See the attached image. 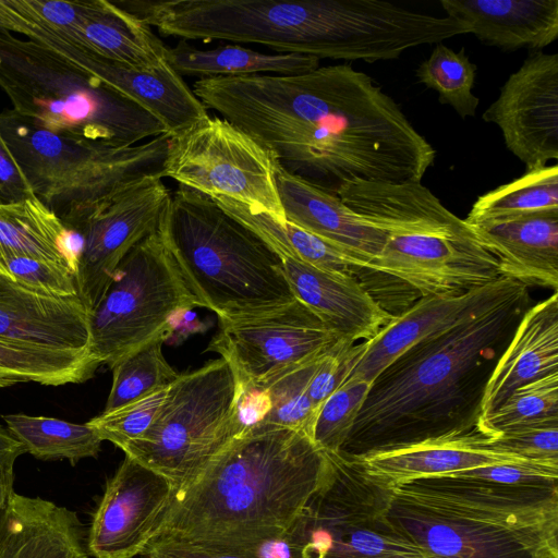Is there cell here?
<instances>
[{"label": "cell", "mask_w": 558, "mask_h": 558, "mask_svg": "<svg viewBox=\"0 0 558 558\" xmlns=\"http://www.w3.org/2000/svg\"><path fill=\"white\" fill-rule=\"evenodd\" d=\"M192 90L284 170L333 194L352 181L421 182L436 158L400 106L347 63L201 78Z\"/></svg>", "instance_id": "1"}, {"label": "cell", "mask_w": 558, "mask_h": 558, "mask_svg": "<svg viewBox=\"0 0 558 558\" xmlns=\"http://www.w3.org/2000/svg\"><path fill=\"white\" fill-rule=\"evenodd\" d=\"M326 466L327 453L305 433L247 427L177 490L150 545L241 553L277 538L317 490Z\"/></svg>", "instance_id": "2"}, {"label": "cell", "mask_w": 558, "mask_h": 558, "mask_svg": "<svg viewBox=\"0 0 558 558\" xmlns=\"http://www.w3.org/2000/svg\"><path fill=\"white\" fill-rule=\"evenodd\" d=\"M530 307L527 288L405 350L373 380L348 456L477 429L493 369Z\"/></svg>", "instance_id": "3"}, {"label": "cell", "mask_w": 558, "mask_h": 558, "mask_svg": "<svg viewBox=\"0 0 558 558\" xmlns=\"http://www.w3.org/2000/svg\"><path fill=\"white\" fill-rule=\"evenodd\" d=\"M360 214L385 243L354 278L392 317L422 298L465 293L502 277L470 225L421 182L373 184Z\"/></svg>", "instance_id": "4"}, {"label": "cell", "mask_w": 558, "mask_h": 558, "mask_svg": "<svg viewBox=\"0 0 558 558\" xmlns=\"http://www.w3.org/2000/svg\"><path fill=\"white\" fill-rule=\"evenodd\" d=\"M389 489V520L434 558H558L557 487L436 475Z\"/></svg>", "instance_id": "5"}, {"label": "cell", "mask_w": 558, "mask_h": 558, "mask_svg": "<svg viewBox=\"0 0 558 558\" xmlns=\"http://www.w3.org/2000/svg\"><path fill=\"white\" fill-rule=\"evenodd\" d=\"M158 230L201 307L219 320L267 313L295 300L281 256L207 195L179 185Z\"/></svg>", "instance_id": "6"}, {"label": "cell", "mask_w": 558, "mask_h": 558, "mask_svg": "<svg viewBox=\"0 0 558 558\" xmlns=\"http://www.w3.org/2000/svg\"><path fill=\"white\" fill-rule=\"evenodd\" d=\"M0 87L14 112L75 141L132 146L167 133L154 116L98 76L5 29H0Z\"/></svg>", "instance_id": "7"}, {"label": "cell", "mask_w": 558, "mask_h": 558, "mask_svg": "<svg viewBox=\"0 0 558 558\" xmlns=\"http://www.w3.org/2000/svg\"><path fill=\"white\" fill-rule=\"evenodd\" d=\"M0 130L34 195L71 231L135 181L162 177L170 138L165 133L132 146L85 143L12 109L0 113Z\"/></svg>", "instance_id": "8"}, {"label": "cell", "mask_w": 558, "mask_h": 558, "mask_svg": "<svg viewBox=\"0 0 558 558\" xmlns=\"http://www.w3.org/2000/svg\"><path fill=\"white\" fill-rule=\"evenodd\" d=\"M326 453L317 490L283 533L290 558H434L389 520V488L351 456Z\"/></svg>", "instance_id": "9"}, {"label": "cell", "mask_w": 558, "mask_h": 558, "mask_svg": "<svg viewBox=\"0 0 558 558\" xmlns=\"http://www.w3.org/2000/svg\"><path fill=\"white\" fill-rule=\"evenodd\" d=\"M240 393L238 378L222 357L179 374L150 427L121 450L178 490L243 430Z\"/></svg>", "instance_id": "10"}, {"label": "cell", "mask_w": 558, "mask_h": 558, "mask_svg": "<svg viewBox=\"0 0 558 558\" xmlns=\"http://www.w3.org/2000/svg\"><path fill=\"white\" fill-rule=\"evenodd\" d=\"M201 304L157 227L125 255L89 312V351L100 366L112 368L149 342L166 340L173 318Z\"/></svg>", "instance_id": "11"}, {"label": "cell", "mask_w": 558, "mask_h": 558, "mask_svg": "<svg viewBox=\"0 0 558 558\" xmlns=\"http://www.w3.org/2000/svg\"><path fill=\"white\" fill-rule=\"evenodd\" d=\"M276 158L223 118L207 117L170 136L162 178L208 197L226 196L284 222Z\"/></svg>", "instance_id": "12"}, {"label": "cell", "mask_w": 558, "mask_h": 558, "mask_svg": "<svg viewBox=\"0 0 558 558\" xmlns=\"http://www.w3.org/2000/svg\"><path fill=\"white\" fill-rule=\"evenodd\" d=\"M339 339L295 299L267 313L219 320L206 350L231 365L241 387H254L322 355Z\"/></svg>", "instance_id": "13"}, {"label": "cell", "mask_w": 558, "mask_h": 558, "mask_svg": "<svg viewBox=\"0 0 558 558\" xmlns=\"http://www.w3.org/2000/svg\"><path fill=\"white\" fill-rule=\"evenodd\" d=\"M171 192L161 175H147L116 194L74 232L82 236L75 280L90 312L110 287L125 255L157 229Z\"/></svg>", "instance_id": "14"}, {"label": "cell", "mask_w": 558, "mask_h": 558, "mask_svg": "<svg viewBox=\"0 0 558 558\" xmlns=\"http://www.w3.org/2000/svg\"><path fill=\"white\" fill-rule=\"evenodd\" d=\"M177 493L165 476L125 456L107 481L86 536L94 558H133L153 542Z\"/></svg>", "instance_id": "15"}, {"label": "cell", "mask_w": 558, "mask_h": 558, "mask_svg": "<svg viewBox=\"0 0 558 558\" xmlns=\"http://www.w3.org/2000/svg\"><path fill=\"white\" fill-rule=\"evenodd\" d=\"M483 120L496 124L526 170L558 158V53L532 52L500 88Z\"/></svg>", "instance_id": "16"}, {"label": "cell", "mask_w": 558, "mask_h": 558, "mask_svg": "<svg viewBox=\"0 0 558 558\" xmlns=\"http://www.w3.org/2000/svg\"><path fill=\"white\" fill-rule=\"evenodd\" d=\"M23 35L56 51L119 90L154 116L170 136L209 117L169 61L153 71L137 70L104 58L49 27L24 21Z\"/></svg>", "instance_id": "17"}, {"label": "cell", "mask_w": 558, "mask_h": 558, "mask_svg": "<svg viewBox=\"0 0 558 558\" xmlns=\"http://www.w3.org/2000/svg\"><path fill=\"white\" fill-rule=\"evenodd\" d=\"M526 288L524 283L501 277L465 293L420 299L376 336L363 341L362 353L348 379L373 383L409 348L501 305Z\"/></svg>", "instance_id": "18"}, {"label": "cell", "mask_w": 558, "mask_h": 558, "mask_svg": "<svg viewBox=\"0 0 558 558\" xmlns=\"http://www.w3.org/2000/svg\"><path fill=\"white\" fill-rule=\"evenodd\" d=\"M0 340L60 351H89V311L78 295L54 296L0 275Z\"/></svg>", "instance_id": "19"}, {"label": "cell", "mask_w": 558, "mask_h": 558, "mask_svg": "<svg viewBox=\"0 0 558 558\" xmlns=\"http://www.w3.org/2000/svg\"><path fill=\"white\" fill-rule=\"evenodd\" d=\"M276 183L286 221L345 254L354 274L383 248L385 234L350 209L336 194L284 170L277 161Z\"/></svg>", "instance_id": "20"}, {"label": "cell", "mask_w": 558, "mask_h": 558, "mask_svg": "<svg viewBox=\"0 0 558 558\" xmlns=\"http://www.w3.org/2000/svg\"><path fill=\"white\" fill-rule=\"evenodd\" d=\"M351 457L368 477L386 488L421 477L531 460L488 448L486 436L478 429Z\"/></svg>", "instance_id": "21"}, {"label": "cell", "mask_w": 558, "mask_h": 558, "mask_svg": "<svg viewBox=\"0 0 558 558\" xmlns=\"http://www.w3.org/2000/svg\"><path fill=\"white\" fill-rule=\"evenodd\" d=\"M497 259L502 277L558 288V211L538 213L469 223Z\"/></svg>", "instance_id": "22"}, {"label": "cell", "mask_w": 558, "mask_h": 558, "mask_svg": "<svg viewBox=\"0 0 558 558\" xmlns=\"http://www.w3.org/2000/svg\"><path fill=\"white\" fill-rule=\"evenodd\" d=\"M281 258L294 298L340 338L354 343L369 340L393 318L354 277L329 274L292 257Z\"/></svg>", "instance_id": "23"}, {"label": "cell", "mask_w": 558, "mask_h": 558, "mask_svg": "<svg viewBox=\"0 0 558 558\" xmlns=\"http://www.w3.org/2000/svg\"><path fill=\"white\" fill-rule=\"evenodd\" d=\"M73 510L12 492L0 512V558H88Z\"/></svg>", "instance_id": "24"}, {"label": "cell", "mask_w": 558, "mask_h": 558, "mask_svg": "<svg viewBox=\"0 0 558 558\" xmlns=\"http://www.w3.org/2000/svg\"><path fill=\"white\" fill-rule=\"evenodd\" d=\"M558 373V294L530 306L486 385L482 416L497 410L519 387Z\"/></svg>", "instance_id": "25"}, {"label": "cell", "mask_w": 558, "mask_h": 558, "mask_svg": "<svg viewBox=\"0 0 558 558\" xmlns=\"http://www.w3.org/2000/svg\"><path fill=\"white\" fill-rule=\"evenodd\" d=\"M446 15L483 44L541 51L558 38V0H440Z\"/></svg>", "instance_id": "26"}, {"label": "cell", "mask_w": 558, "mask_h": 558, "mask_svg": "<svg viewBox=\"0 0 558 558\" xmlns=\"http://www.w3.org/2000/svg\"><path fill=\"white\" fill-rule=\"evenodd\" d=\"M73 41L104 58L137 70H157L168 61V47L151 27L135 14L107 0L83 24Z\"/></svg>", "instance_id": "27"}, {"label": "cell", "mask_w": 558, "mask_h": 558, "mask_svg": "<svg viewBox=\"0 0 558 558\" xmlns=\"http://www.w3.org/2000/svg\"><path fill=\"white\" fill-rule=\"evenodd\" d=\"M168 61L181 76L199 78L254 74L294 75L313 71L319 59L296 53H266L240 45L198 49L185 40L168 47Z\"/></svg>", "instance_id": "28"}, {"label": "cell", "mask_w": 558, "mask_h": 558, "mask_svg": "<svg viewBox=\"0 0 558 558\" xmlns=\"http://www.w3.org/2000/svg\"><path fill=\"white\" fill-rule=\"evenodd\" d=\"M0 251L60 264L76 272L71 230L36 196L0 204Z\"/></svg>", "instance_id": "29"}, {"label": "cell", "mask_w": 558, "mask_h": 558, "mask_svg": "<svg viewBox=\"0 0 558 558\" xmlns=\"http://www.w3.org/2000/svg\"><path fill=\"white\" fill-rule=\"evenodd\" d=\"M219 207L263 238L280 256L306 263L323 271L353 277L354 264L341 251L288 221L226 196L211 198Z\"/></svg>", "instance_id": "30"}, {"label": "cell", "mask_w": 558, "mask_h": 558, "mask_svg": "<svg viewBox=\"0 0 558 558\" xmlns=\"http://www.w3.org/2000/svg\"><path fill=\"white\" fill-rule=\"evenodd\" d=\"M99 366L90 351L31 348L0 340V388L22 383L80 384L90 379Z\"/></svg>", "instance_id": "31"}, {"label": "cell", "mask_w": 558, "mask_h": 558, "mask_svg": "<svg viewBox=\"0 0 558 558\" xmlns=\"http://www.w3.org/2000/svg\"><path fill=\"white\" fill-rule=\"evenodd\" d=\"M5 427L26 452L44 461L68 460L72 465L96 458L102 440L85 424L23 413L2 416Z\"/></svg>", "instance_id": "32"}, {"label": "cell", "mask_w": 558, "mask_h": 558, "mask_svg": "<svg viewBox=\"0 0 558 558\" xmlns=\"http://www.w3.org/2000/svg\"><path fill=\"white\" fill-rule=\"evenodd\" d=\"M558 211V165L526 170L513 181L477 197L468 223L538 213Z\"/></svg>", "instance_id": "33"}, {"label": "cell", "mask_w": 558, "mask_h": 558, "mask_svg": "<svg viewBox=\"0 0 558 558\" xmlns=\"http://www.w3.org/2000/svg\"><path fill=\"white\" fill-rule=\"evenodd\" d=\"M326 352L254 386L265 391L269 404V410L259 424L303 432L312 439L318 411L310 399L308 385Z\"/></svg>", "instance_id": "34"}, {"label": "cell", "mask_w": 558, "mask_h": 558, "mask_svg": "<svg viewBox=\"0 0 558 558\" xmlns=\"http://www.w3.org/2000/svg\"><path fill=\"white\" fill-rule=\"evenodd\" d=\"M417 82L438 93L442 105H449L462 118L474 117L480 98L473 94L476 65L464 49L456 52L442 43L415 71Z\"/></svg>", "instance_id": "35"}, {"label": "cell", "mask_w": 558, "mask_h": 558, "mask_svg": "<svg viewBox=\"0 0 558 558\" xmlns=\"http://www.w3.org/2000/svg\"><path fill=\"white\" fill-rule=\"evenodd\" d=\"M159 339L149 342L117 363L112 369V385L102 412L112 411L168 387L177 373L167 362Z\"/></svg>", "instance_id": "36"}, {"label": "cell", "mask_w": 558, "mask_h": 558, "mask_svg": "<svg viewBox=\"0 0 558 558\" xmlns=\"http://www.w3.org/2000/svg\"><path fill=\"white\" fill-rule=\"evenodd\" d=\"M558 422V373L517 388L493 413L480 418L486 437L518 426Z\"/></svg>", "instance_id": "37"}, {"label": "cell", "mask_w": 558, "mask_h": 558, "mask_svg": "<svg viewBox=\"0 0 558 558\" xmlns=\"http://www.w3.org/2000/svg\"><path fill=\"white\" fill-rule=\"evenodd\" d=\"M372 383L347 379L318 409L313 442L325 452H339L348 439Z\"/></svg>", "instance_id": "38"}, {"label": "cell", "mask_w": 558, "mask_h": 558, "mask_svg": "<svg viewBox=\"0 0 558 558\" xmlns=\"http://www.w3.org/2000/svg\"><path fill=\"white\" fill-rule=\"evenodd\" d=\"M168 387L112 411L101 412L90 418L87 425L102 441H110L122 449L150 427L166 399Z\"/></svg>", "instance_id": "39"}, {"label": "cell", "mask_w": 558, "mask_h": 558, "mask_svg": "<svg viewBox=\"0 0 558 558\" xmlns=\"http://www.w3.org/2000/svg\"><path fill=\"white\" fill-rule=\"evenodd\" d=\"M0 275L40 293L78 295L75 272L57 263L0 251Z\"/></svg>", "instance_id": "40"}, {"label": "cell", "mask_w": 558, "mask_h": 558, "mask_svg": "<svg viewBox=\"0 0 558 558\" xmlns=\"http://www.w3.org/2000/svg\"><path fill=\"white\" fill-rule=\"evenodd\" d=\"M27 20L43 24L71 40H75L83 24L102 5L104 0H0Z\"/></svg>", "instance_id": "41"}, {"label": "cell", "mask_w": 558, "mask_h": 558, "mask_svg": "<svg viewBox=\"0 0 558 558\" xmlns=\"http://www.w3.org/2000/svg\"><path fill=\"white\" fill-rule=\"evenodd\" d=\"M444 475L513 486L553 488L557 487L558 461L526 460L499 463Z\"/></svg>", "instance_id": "42"}, {"label": "cell", "mask_w": 558, "mask_h": 558, "mask_svg": "<svg viewBox=\"0 0 558 558\" xmlns=\"http://www.w3.org/2000/svg\"><path fill=\"white\" fill-rule=\"evenodd\" d=\"M486 445L525 459L558 461V422L512 427L486 437Z\"/></svg>", "instance_id": "43"}, {"label": "cell", "mask_w": 558, "mask_h": 558, "mask_svg": "<svg viewBox=\"0 0 558 558\" xmlns=\"http://www.w3.org/2000/svg\"><path fill=\"white\" fill-rule=\"evenodd\" d=\"M363 350L359 344L339 339L324 355L308 385L310 399L318 411L323 402L336 391L351 374Z\"/></svg>", "instance_id": "44"}, {"label": "cell", "mask_w": 558, "mask_h": 558, "mask_svg": "<svg viewBox=\"0 0 558 558\" xmlns=\"http://www.w3.org/2000/svg\"><path fill=\"white\" fill-rule=\"evenodd\" d=\"M33 196V190L0 130V204H13Z\"/></svg>", "instance_id": "45"}, {"label": "cell", "mask_w": 558, "mask_h": 558, "mask_svg": "<svg viewBox=\"0 0 558 558\" xmlns=\"http://www.w3.org/2000/svg\"><path fill=\"white\" fill-rule=\"evenodd\" d=\"M144 555L146 558H248L236 553L207 549L177 542L154 543Z\"/></svg>", "instance_id": "46"}, {"label": "cell", "mask_w": 558, "mask_h": 558, "mask_svg": "<svg viewBox=\"0 0 558 558\" xmlns=\"http://www.w3.org/2000/svg\"><path fill=\"white\" fill-rule=\"evenodd\" d=\"M23 453H26L24 446L0 424V464L14 463Z\"/></svg>", "instance_id": "47"}, {"label": "cell", "mask_w": 558, "mask_h": 558, "mask_svg": "<svg viewBox=\"0 0 558 558\" xmlns=\"http://www.w3.org/2000/svg\"><path fill=\"white\" fill-rule=\"evenodd\" d=\"M14 463L0 464V512L4 508L13 489Z\"/></svg>", "instance_id": "48"}, {"label": "cell", "mask_w": 558, "mask_h": 558, "mask_svg": "<svg viewBox=\"0 0 558 558\" xmlns=\"http://www.w3.org/2000/svg\"><path fill=\"white\" fill-rule=\"evenodd\" d=\"M0 29H5L8 32H15L16 26L13 21L0 10Z\"/></svg>", "instance_id": "49"}]
</instances>
